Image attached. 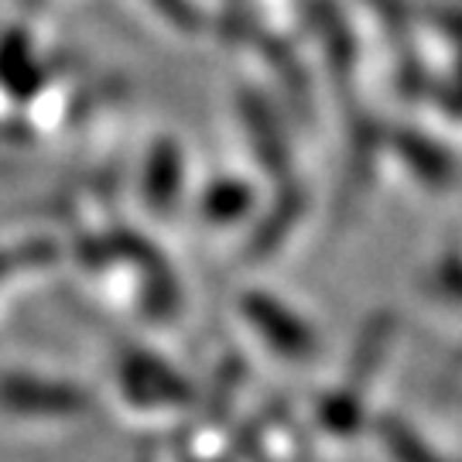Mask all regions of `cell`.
I'll return each instance as SVG.
<instances>
[{
  "label": "cell",
  "instance_id": "1",
  "mask_svg": "<svg viewBox=\"0 0 462 462\" xmlns=\"http://www.w3.org/2000/svg\"><path fill=\"white\" fill-rule=\"evenodd\" d=\"M0 408L14 414H69L79 408V394L66 383H45V380L4 374L0 377Z\"/></svg>",
  "mask_w": 462,
  "mask_h": 462
},
{
  "label": "cell",
  "instance_id": "2",
  "mask_svg": "<svg viewBox=\"0 0 462 462\" xmlns=\"http://www.w3.org/2000/svg\"><path fill=\"white\" fill-rule=\"evenodd\" d=\"M154 4H158L175 24H182V28H192V24H196V14H192V7H189L185 0H154Z\"/></svg>",
  "mask_w": 462,
  "mask_h": 462
}]
</instances>
